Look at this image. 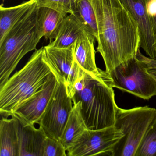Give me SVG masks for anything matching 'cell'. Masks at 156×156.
I'll return each mask as SVG.
<instances>
[{"label":"cell","instance_id":"8","mask_svg":"<svg viewBox=\"0 0 156 156\" xmlns=\"http://www.w3.org/2000/svg\"><path fill=\"white\" fill-rule=\"evenodd\" d=\"M124 134L115 126L97 129H87L68 149V156H112L115 145Z\"/></svg>","mask_w":156,"mask_h":156},{"label":"cell","instance_id":"13","mask_svg":"<svg viewBox=\"0 0 156 156\" xmlns=\"http://www.w3.org/2000/svg\"><path fill=\"white\" fill-rule=\"evenodd\" d=\"M96 39L85 31L78 37L73 45L75 59L85 73L97 74L101 69L98 68L95 61L94 48Z\"/></svg>","mask_w":156,"mask_h":156},{"label":"cell","instance_id":"10","mask_svg":"<svg viewBox=\"0 0 156 156\" xmlns=\"http://www.w3.org/2000/svg\"><path fill=\"white\" fill-rule=\"evenodd\" d=\"M138 27L140 48L149 57L156 59L155 39L146 7V0H120Z\"/></svg>","mask_w":156,"mask_h":156},{"label":"cell","instance_id":"16","mask_svg":"<svg viewBox=\"0 0 156 156\" xmlns=\"http://www.w3.org/2000/svg\"><path fill=\"white\" fill-rule=\"evenodd\" d=\"M80 101L74 104L63 132L60 138L66 151L88 129L81 113Z\"/></svg>","mask_w":156,"mask_h":156},{"label":"cell","instance_id":"17","mask_svg":"<svg viewBox=\"0 0 156 156\" xmlns=\"http://www.w3.org/2000/svg\"><path fill=\"white\" fill-rule=\"evenodd\" d=\"M84 31V29L74 16L73 14H68L65 17L55 39L48 44L56 48H67L73 45Z\"/></svg>","mask_w":156,"mask_h":156},{"label":"cell","instance_id":"19","mask_svg":"<svg viewBox=\"0 0 156 156\" xmlns=\"http://www.w3.org/2000/svg\"><path fill=\"white\" fill-rule=\"evenodd\" d=\"M72 14L85 31L93 35L97 40L98 37L97 22L91 0H76Z\"/></svg>","mask_w":156,"mask_h":156},{"label":"cell","instance_id":"24","mask_svg":"<svg viewBox=\"0 0 156 156\" xmlns=\"http://www.w3.org/2000/svg\"><path fill=\"white\" fill-rule=\"evenodd\" d=\"M136 56L144 62L148 72L156 80V59H151L144 56L140 53V50L137 53Z\"/></svg>","mask_w":156,"mask_h":156},{"label":"cell","instance_id":"22","mask_svg":"<svg viewBox=\"0 0 156 156\" xmlns=\"http://www.w3.org/2000/svg\"><path fill=\"white\" fill-rule=\"evenodd\" d=\"M66 150L59 139L46 136L44 143L43 156H66Z\"/></svg>","mask_w":156,"mask_h":156},{"label":"cell","instance_id":"20","mask_svg":"<svg viewBox=\"0 0 156 156\" xmlns=\"http://www.w3.org/2000/svg\"><path fill=\"white\" fill-rule=\"evenodd\" d=\"M135 156H156V119L146 131Z\"/></svg>","mask_w":156,"mask_h":156},{"label":"cell","instance_id":"1","mask_svg":"<svg viewBox=\"0 0 156 156\" xmlns=\"http://www.w3.org/2000/svg\"><path fill=\"white\" fill-rule=\"evenodd\" d=\"M98 29L97 52L111 72L136 56L140 48L138 27L120 0H91Z\"/></svg>","mask_w":156,"mask_h":156},{"label":"cell","instance_id":"21","mask_svg":"<svg viewBox=\"0 0 156 156\" xmlns=\"http://www.w3.org/2000/svg\"><path fill=\"white\" fill-rule=\"evenodd\" d=\"M39 8L53 9L66 15L72 14L76 0H34Z\"/></svg>","mask_w":156,"mask_h":156},{"label":"cell","instance_id":"25","mask_svg":"<svg viewBox=\"0 0 156 156\" xmlns=\"http://www.w3.org/2000/svg\"><path fill=\"white\" fill-rule=\"evenodd\" d=\"M155 44H156V38H155Z\"/></svg>","mask_w":156,"mask_h":156},{"label":"cell","instance_id":"15","mask_svg":"<svg viewBox=\"0 0 156 156\" xmlns=\"http://www.w3.org/2000/svg\"><path fill=\"white\" fill-rule=\"evenodd\" d=\"M36 6L34 0H30L12 7H5L2 4L0 6V42L19 22Z\"/></svg>","mask_w":156,"mask_h":156},{"label":"cell","instance_id":"12","mask_svg":"<svg viewBox=\"0 0 156 156\" xmlns=\"http://www.w3.org/2000/svg\"><path fill=\"white\" fill-rule=\"evenodd\" d=\"M20 142V156H43L46 134L42 129L27 122L15 114ZM11 115V116H12Z\"/></svg>","mask_w":156,"mask_h":156},{"label":"cell","instance_id":"6","mask_svg":"<svg viewBox=\"0 0 156 156\" xmlns=\"http://www.w3.org/2000/svg\"><path fill=\"white\" fill-rule=\"evenodd\" d=\"M112 87L140 98L149 100L156 95V80L136 55L108 73Z\"/></svg>","mask_w":156,"mask_h":156},{"label":"cell","instance_id":"7","mask_svg":"<svg viewBox=\"0 0 156 156\" xmlns=\"http://www.w3.org/2000/svg\"><path fill=\"white\" fill-rule=\"evenodd\" d=\"M65 84L59 82L38 124L48 136L60 140L73 109Z\"/></svg>","mask_w":156,"mask_h":156},{"label":"cell","instance_id":"23","mask_svg":"<svg viewBox=\"0 0 156 156\" xmlns=\"http://www.w3.org/2000/svg\"><path fill=\"white\" fill-rule=\"evenodd\" d=\"M146 3L155 39L156 38V0H146Z\"/></svg>","mask_w":156,"mask_h":156},{"label":"cell","instance_id":"3","mask_svg":"<svg viewBox=\"0 0 156 156\" xmlns=\"http://www.w3.org/2000/svg\"><path fill=\"white\" fill-rule=\"evenodd\" d=\"M55 74L44 47L36 50L27 63L0 87V113L11 116L17 107L41 90Z\"/></svg>","mask_w":156,"mask_h":156},{"label":"cell","instance_id":"11","mask_svg":"<svg viewBox=\"0 0 156 156\" xmlns=\"http://www.w3.org/2000/svg\"><path fill=\"white\" fill-rule=\"evenodd\" d=\"M59 81L53 76L40 91L22 103L13 114L33 124H38L54 94Z\"/></svg>","mask_w":156,"mask_h":156},{"label":"cell","instance_id":"9","mask_svg":"<svg viewBox=\"0 0 156 156\" xmlns=\"http://www.w3.org/2000/svg\"><path fill=\"white\" fill-rule=\"evenodd\" d=\"M73 45L65 48L44 46L47 61L53 68L59 82L65 84L68 95L83 76L85 71L75 59Z\"/></svg>","mask_w":156,"mask_h":156},{"label":"cell","instance_id":"14","mask_svg":"<svg viewBox=\"0 0 156 156\" xmlns=\"http://www.w3.org/2000/svg\"><path fill=\"white\" fill-rule=\"evenodd\" d=\"M2 116L0 121V156H20V146L16 120L13 116Z\"/></svg>","mask_w":156,"mask_h":156},{"label":"cell","instance_id":"2","mask_svg":"<svg viewBox=\"0 0 156 156\" xmlns=\"http://www.w3.org/2000/svg\"><path fill=\"white\" fill-rule=\"evenodd\" d=\"M109 74L85 73L69 96L74 104L80 101L81 113L87 129H102L115 126L118 106Z\"/></svg>","mask_w":156,"mask_h":156},{"label":"cell","instance_id":"5","mask_svg":"<svg viewBox=\"0 0 156 156\" xmlns=\"http://www.w3.org/2000/svg\"><path fill=\"white\" fill-rule=\"evenodd\" d=\"M156 119V108L147 106L128 109L118 108L114 126L124 136L115 145L111 156H135L146 131Z\"/></svg>","mask_w":156,"mask_h":156},{"label":"cell","instance_id":"18","mask_svg":"<svg viewBox=\"0 0 156 156\" xmlns=\"http://www.w3.org/2000/svg\"><path fill=\"white\" fill-rule=\"evenodd\" d=\"M66 15L51 8H39L38 18L40 27L44 37L46 40H49L50 42L55 39Z\"/></svg>","mask_w":156,"mask_h":156},{"label":"cell","instance_id":"4","mask_svg":"<svg viewBox=\"0 0 156 156\" xmlns=\"http://www.w3.org/2000/svg\"><path fill=\"white\" fill-rule=\"evenodd\" d=\"M37 6L18 23L0 42V87L9 80L27 53L36 49L43 34Z\"/></svg>","mask_w":156,"mask_h":156}]
</instances>
